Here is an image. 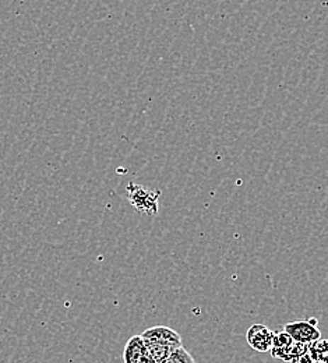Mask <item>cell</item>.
Returning a JSON list of instances; mask_svg holds the SVG:
<instances>
[{"label":"cell","mask_w":328,"mask_h":363,"mask_svg":"<svg viewBox=\"0 0 328 363\" xmlns=\"http://www.w3.org/2000/svg\"><path fill=\"white\" fill-rule=\"evenodd\" d=\"M159 191L144 189L139 184L130 183L128 187V196L132 206L142 214L155 216L158 213V197Z\"/></svg>","instance_id":"1"},{"label":"cell","mask_w":328,"mask_h":363,"mask_svg":"<svg viewBox=\"0 0 328 363\" xmlns=\"http://www.w3.org/2000/svg\"><path fill=\"white\" fill-rule=\"evenodd\" d=\"M283 331L288 333L295 342H302L307 345L319 341L322 337V331L317 328L316 318L288 323L285 324Z\"/></svg>","instance_id":"2"},{"label":"cell","mask_w":328,"mask_h":363,"mask_svg":"<svg viewBox=\"0 0 328 363\" xmlns=\"http://www.w3.org/2000/svg\"><path fill=\"white\" fill-rule=\"evenodd\" d=\"M140 335L144 341H148V342L175 347V348L183 347L182 337L175 330H172L169 327H165V325L151 327V328L145 330Z\"/></svg>","instance_id":"3"},{"label":"cell","mask_w":328,"mask_h":363,"mask_svg":"<svg viewBox=\"0 0 328 363\" xmlns=\"http://www.w3.org/2000/svg\"><path fill=\"white\" fill-rule=\"evenodd\" d=\"M246 340L254 351L268 352L273 348L274 333L264 324H253L246 333Z\"/></svg>","instance_id":"4"},{"label":"cell","mask_w":328,"mask_h":363,"mask_svg":"<svg viewBox=\"0 0 328 363\" xmlns=\"http://www.w3.org/2000/svg\"><path fill=\"white\" fill-rule=\"evenodd\" d=\"M125 363H157L151 359L141 335H133L123 351Z\"/></svg>","instance_id":"5"},{"label":"cell","mask_w":328,"mask_h":363,"mask_svg":"<svg viewBox=\"0 0 328 363\" xmlns=\"http://www.w3.org/2000/svg\"><path fill=\"white\" fill-rule=\"evenodd\" d=\"M293 340L292 337L285 333L283 330L282 331H277L274 333V340H273V348H271V355L273 358H277V359H282V361H288L290 362L292 358H290V350H292V345H293Z\"/></svg>","instance_id":"6"},{"label":"cell","mask_w":328,"mask_h":363,"mask_svg":"<svg viewBox=\"0 0 328 363\" xmlns=\"http://www.w3.org/2000/svg\"><path fill=\"white\" fill-rule=\"evenodd\" d=\"M309 354L315 362L328 363V340H319L309 347Z\"/></svg>","instance_id":"7"},{"label":"cell","mask_w":328,"mask_h":363,"mask_svg":"<svg viewBox=\"0 0 328 363\" xmlns=\"http://www.w3.org/2000/svg\"><path fill=\"white\" fill-rule=\"evenodd\" d=\"M161 363H196V361L183 347H181L168 359Z\"/></svg>","instance_id":"8"},{"label":"cell","mask_w":328,"mask_h":363,"mask_svg":"<svg viewBox=\"0 0 328 363\" xmlns=\"http://www.w3.org/2000/svg\"><path fill=\"white\" fill-rule=\"evenodd\" d=\"M309 347H310V345H307V344L293 342L292 350H290V358H292V361H293V359H298V358H300V357H303V355H306V354H309ZM292 361H290V362H292Z\"/></svg>","instance_id":"9"},{"label":"cell","mask_w":328,"mask_h":363,"mask_svg":"<svg viewBox=\"0 0 328 363\" xmlns=\"http://www.w3.org/2000/svg\"><path fill=\"white\" fill-rule=\"evenodd\" d=\"M298 361L299 363H313L315 361L312 359V357H310V354H306V355H303V357H300V358H298Z\"/></svg>","instance_id":"10"},{"label":"cell","mask_w":328,"mask_h":363,"mask_svg":"<svg viewBox=\"0 0 328 363\" xmlns=\"http://www.w3.org/2000/svg\"><path fill=\"white\" fill-rule=\"evenodd\" d=\"M290 363H299V361H298V359H293Z\"/></svg>","instance_id":"11"},{"label":"cell","mask_w":328,"mask_h":363,"mask_svg":"<svg viewBox=\"0 0 328 363\" xmlns=\"http://www.w3.org/2000/svg\"><path fill=\"white\" fill-rule=\"evenodd\" d=\"M313 363H323V362H313Z\"/></svg>","instance_id":"12"}]
</instances>
